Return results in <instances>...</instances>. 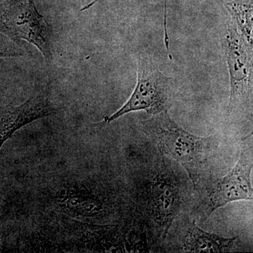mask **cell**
I'll use <instances>...</instances> for the list:
<instances>
[{
	"label": "cell",
	"mask_w": 253,
	"mask_h": 253,
	"mask_svg": "<svg viewBox=\"0 0 253 253\" xmlns=\"http://www.w3.org/2000/svg\"><path fill=\"white\" fill-rule=\"evenodd\" d=\"M188 176L163 155L142 166L136 205L151 246H162L173 221L183 212L190 198Z\"/></svg>",
	"instance_id": "cell-1"
},
{
	"label": "cell",
	"mask_w": 253,
	"mask_h": 253,
	"mask_svg": "<svg viewBox=\"0 0 253 253\" xmlns=\"http://www.w3.org/2000/svg\"><path fill=\"white\" fill-rule=\"evenodd\" d=\"M142 129L160 154L184 168L193 187L206 177V170L217 155L220 136L191 134L174 122L168 111L151 116L142 122Z\"/></svg>",
	"instance_id": "cell-2"
},
{
	"label": "cell",
	"mask_w": 253,
	"mask_h": 253,
	"mask_svg": "<svg viewBox=\"0 0 253 253\" xmlns=\"http://www.w3.org/2000/svg\"><path fill=\"white\" fill-rule=\"evenodd\" d=\"M252 134L244 139L238 162L220 179L204 178L193 187L194 202L190 215L201 222L219 208L239 201H252L251 173L253 168Z\"/></svg>",
	"instance_id": "cell-3"
},
{
	"label": "cell",
	"mask_w": 253,
	"mask_h": 253,
	"mask_svg": "<svg viewBox=\"0 0 253 253\" xmlns=\"http://www.w3.org/2000/svg\"><path fill=\"white\" fill-rule=\"evenodd\" d=\"M137 80L130 97L121 109L104 118L110 123L128 113L146 111L154 116L169 111L174 96L172 78L163 74L157 65L148 56H140L136 64Z\"/></svg>",
	"instance_id": "cell-4"
},
{
	"label": "cell",
	"mask_w": 253,
	"mask_h": 253,
	"mask_svg": "<svg viewBox=\"0 0 253 253\" xmlns=\"http://www.w3.org/2000/svg\"><path fill=\"white\" fill-rule=\"evenodd\" d=\"M0 33L16 44L26 41L41 51L46 63L52 58V29L37 9L35 0H5L0 4Z\"/></svg>",
	"instance_id": "cell-5"
},
{
	"label": "cell",
	"mask_w": 253,
	"mask_h": 253,
	"mask_svg": "<svg viewBox=\"0 0 253 253\" xmlns=\"http://www.w3.org/2000/svg\"><path fill=\"white\" fill-rule=\"evenodd\" d=\"M223 46L230 77L228 110L231 114L240 105L252 99L253 46L230 18L226 24Z\"/></svg>",
	"instance_id": "cell-6"
},
{
	"label": "cell",
	"mask_w": 253,
	"mask_h": 253,
	"mask_svg": "<svg viewBox=\"0 0 253 253\" xmlns=\"http://www.w3.org/2000/svg\"><path fill=\"white\" fill-rule=\"evenodd\" d=\"M238 239L203 230L194 217L181 212L173 221L161 247L169 253H226L230 252Z\"/></svg>",
	"instance_id": "cell-7"
},
{
	"label": "cell",
	"mask_w": 253,
	"mask_h": 253,
	"mask_svg": "<svg viewBox=\"0 0 253 253\" xmlns=\"http://www.w3.org/2000/svg\"><path fill=\"white\" fill-rule=\"evenodd\" d=\"M56 112L45 90L34 91L22 104L0 110V141L4 143L23 126Z\"/></svg>",
	"instance_id": "cell-8"
},
{
	"label": "cell",
	"mask_w": 253,
	"mask_h": 253,
	"mask_svg": "<svg viewBox=\"0 0 253 253\" xmlns=\"http://www.w3.org/2000/svg\"><path fill=\"white\" fill-rule=\"evenodd\" d=\"M225 7L229 18L235 23L247 42L253 46L252 0H234L226 3Z\"/></svg>",
	"instance_id": "cell-9"
},
{
	"label": "cell",
	"mask_w": 253,
	"mask_h": 253,
	"mask_svg": "<svg viewBox=\"0 0 253 253\" xmlns=\"http://www.w3.org/2000/svg\"><path fill=\"white\" fill-rule=\"evenodd\" d=\"M23 56V50L7 37L0 33V58L18 57Z\"/></svg>",
	"instance_id": "cell-10"
}]
</instances>
